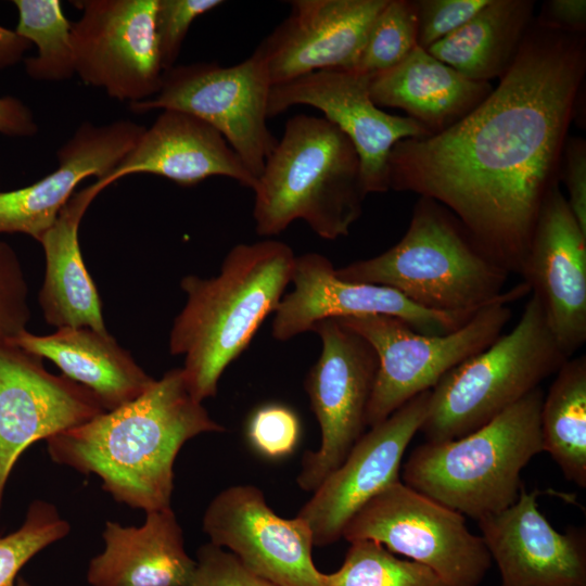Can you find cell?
I'll return each instance as SVG.
<instances>
[{"label":"cell","instance_id":"cell-35","mask_svg":"<svg viewBox=\"0 0 586 586\" xmlns=\"http://www.w3.org/2000/svg\"><path fill=\"white\" fill-rule=\"evenodd\" d=\"M28 286L16 252L0 241V334L12 337L30 320Z\"/></svg>","mask_w":586,"mask_h":586},{"label":"cell","instance_id":"cell-6","mask_svg":"<svg viewBox=\"0 0 586 586\" xmlns=\"http://www.w3.org/2000/svg\"><path fill=\"white\" fill-rule=\"evenodd\" d=\"M537 387L492 421L464 436L425 442L403 467V483L476 521L512 506L521 472L544 451Z\"/></svg>","mask_w":586,"mask_h":586},{"label":"cell","instance_id":"cell-14","mask_svg":"<svg viewBox=\"0 0 586 586\" xmlns=\"http://www.w3.org/2000/svg\"><path fill=\"white\" fill-rule=\"evenodd\" d=\"M209 543L227 548L247 570L278 586H322L313 560L314 539L300 517H279L250 484L218 493L202 519Z\"/></svg>","mask_w":586,"mask_h":586},{"label":"cell","instance_id":"cell-31","mask_svg":"<svg viewBox=\"0 0 586 586\" xmlns=\"http://www.w3.org/2000/svg\"><path fill=\"white\" fill-rule=\"evenodd\" d=\"M417 7L412 0H387L374 18L352 69L372 76L400 63L417 44Z\"/></svg>","mask_w":586,"mask_h":586},{"label":"cell","instance_id":"cell-3","mask_svg":"<svg viewBox=\"0 0 586 586\" xmlns=\"http://www.w3.org/2000/svg\"><path fill=\"white\" fill-rule=\"evenodd\" d=\"M293 250L276 240L233 246L217 276L187 275V295L169 333V353L182 355L184 380L199 402L217 394L226 368L249 346L291 282Z\"/></svg>","mask_w":586,"mask_h":586},{"label":"cell","instance_id":"cell-39","mask_svg":"<svg viewBox=\"0 0 586 586\" xmlns=\"http://www.w3.org/2000/svg\"><path fill=\"white\" fill-rule=\"evenodd\" d=\"M542 24L574 34H585L586 1L585 0H549L535 17Z\"/></svg>","mask_w":586,"mask_h":586},{"label":"cell","instance_id":"cell-8","mask_svg":"<svg viewBox=\"0 0 586 586\" xmlns=\"http://www.w3.org/2000/svg\"><path fill=\"white\" fill-rule=\"evenodd\" d=\"M531 293L523 281L509 297L479 310L466 324L445 334L416 331L387 315L339 320L374 348L379 368L367 409V426L384 421L422 392L432 390L449 370L488 347L512 317L509 304Z\"/></svg>","mask_w":586,"mask_h":586},{"label":"cell","instance_id":"cell-28","mask_svg":"<svg viewBox=\"0 0 586 586\" xmlns=\"http://www.w3.org/2000/svg\"><path fill=\"white\" fill-rule=\"evenodd\" d=\"M544 451L564 477L586 487V356L569 358L556 372L540 410Z\"/></svg>","mask_w":586,"mask_h":586},{"label":"cell","instance_id":"cell-5","mask_svg":"<svg viewBox=\"0 0 586 586\" xmlns=\"http://www.w3.org/2000/svg\"><path fill=\"white\" fill-rule=\"evenodd\" d=\"M335 271L344 281L394 289L422 308L469 317L517 290L505 291L510 272L481 249L455 215L423 196L398 243Z\"/></svg>","mask_w":586,"mask_h":586},{"label":"cell","instance_id":"cell-40","mask_svg":"<svg viewBox=\"0 0 586 586\" xmlns=\"http://www.w3.org/2000/svg\"><path fill=\"white\" fill-rule=\"evenodd\" d=\"M39 130L31 109L21 99L0 97V135L12 138H29Z\"/></svg>","mask_w":586,"mask_h":586},{"label":"cell","instance_id":"cell-27","mask_svg":"<svg viewBox=\"0 0 586 586\" xmlns=\"http://www.w3.org/2000/svg\"><path fill=\"white\" fill-rule=\"evenodd\" d=\"M535 1L489 0L460 28L426 51L479 81L502 77L534 21Z\"/></svg>","mask_w":586,"mask_h":586},{"label":"cell","instance_id":"cell-20","mask_svg":"<svg viewBox=\"0 0 586 586\" xmlns=\"http://www.w3.org/2000/svg\"><path fill=\"white\" fill-rule=\"evenodd\" d=\"M536 488L522 485L517 501L477 520L500 586H586V531L558 532L540 512Z\"/></svg>","mask_w":586,"mask_h":586},{"label":"cell","instance_id":"cell-34","mask_svg":"<svg viewBox=\"0 0 586 586\" xmlns=\"http://www.w3.org/2000/svg\"><path fill=\"white\" fill-rule=\"evenodd\" d=\"M222 3L220 0H157L154 33L164 72L175 66L191 24Z\"/></svg>","mask_w":586,"mask_h":586},{"label":"cell","instance_id":"cell-17","mask_svg":"<svg viewBox=\"0 0 586 586\" xmlns=\"http://www.w3.org/2000/svg\"><path fill=\"white\" fill-rule=\"evenodd\" d=\"M291 282L293 290L273 311L271 334L278 341L313 331L326 319L360 315L394 316L425 334L451 332L473 317L422 308L387 286L344 281L330 259L318 253L295 256Z\"/></svg>","mask_w":586,"mask_h":586},{"label":"cell","instance_id":"cell-18","mask_svg":"<svg viewBox=\"0 0 586 586\" xmlns=\"http://www.w3.org/2000/svg\"><path fill=\"white\" fill-rule=\"evenodd\" d=\"M387 0H294L255 49L271 86L320 71H352Z\"/></svg>","mask_w":586,"mask_h":586},{"label":"cell","instance_id":"cell-23","mask_svg":"<svg viewBox=\"0 0 586 586\" xmlns=\"http://www.w3.org/2000/svg\"><path fill=\"white\" fill-rule=\"evenodd\" d=\"M140 526L106 521L104 549L88 565L90 586H186L195 560L184 549L171 507L146 512Z\"/></svg>","mask_w":586,"mask_h":586},{"label":"cell","instance_id":"cell-26","mask_svg":"<svg viewBox=\"0 0 586 586\" xmlns=\"http://www.w3.org/2000/svg\"><path fill=\"white\" fill-rule=\"evenodd\" d=\"M102 189L94 181L75 192L54 224L41 237L46 271L38 303L47 323L60 328H90L109 332L95 284L81 255L80 221Z\"/></svg>","mask_w":586,"mask_h":586},{"label":"cell","instance_id":"cell-42","mask_svg":"<svg viewBox=\"0 0 586 586\" xmlns=\"http://www.w3.org/2000/svg\"><path fill=\"white\" fill-rule=\"evenodd\" d=\"M14 586H31L25 578L18 577Z\"/></svg>","mask_w":586,"mask_h":586},{"label":"cell","instance_id":"cell-2","mask_svg":"<svg viewBox=\"0 0 586 586\" xmlns=\"http://www.w3.org/2000/svg\"><path fill=\"white\" fill-rule=\"evenodd\" d=\"M225 431L191 395L182 368H175L136 399L46 442L54 462L97 475L117 502L146 513L170 507L181 447Z\"/></svg>","mask_w":586,"mask_h":586},{"label":"cell","instance_id":"cell-22","mask_svg":"<svg viewBox=\"0 0 586 586\" xmlns=\"http://www.w3.org/2000/svg\"><path fill=\"white\" fill-rule=\"evenodd\" d=\"M153 174L181 187L224 176L254 189L257 179L219 131L188 113L165 110L145 127L133 149L97 184L104 190L131 174Z\"/></svg>","mask_w":586,"mask_h":586},{"label":"cell","instance_id":"cell-9","mask_svg":"<svg viewBox=\"0 0 586 586\" xmlns=\"http://www.w3.org/2000/svg\"><path fill=\"white\" fill-rule=\"evenodd\" d=\"M342 538L370 540L418 562L448 586H479L492 566L481 536L464 515L400 481L366 502L347 522Z\"/></svg>","mask_w":586,"mask_h":586},{"label":"cell","instance_id":"cell-21","mask_svg":"<svg viewBox=\"0 0 586 586\" xmlns=\"http://www.w3.org/2000/svg\"><path fill=\"white\" fill-rule=\"evenodd\" d=\"M145 126L127 119L84 122L56 151L58 167L36 182L0 192V234L23 233L40 241L88 177L105 179L133 149Z\"/></svg>","mask_w":586,"mask_h":586},{"label":"cell","instance_id":"cell-25","mask_svg":"<svg viewBox=\"0 0 586 586\" xmlns=\"http://www.w3.org/2000/svg\"><path fill=\"white\" fill-rule=\"evenodd\" d=\"M9 339L51 360L62 374L90 390L106 411L136 399L155 381L109 332L60 328L38 335L24 330Z\"/></svg>","mask_w":586,"mask_h":586},{"label":"cell","instance_id":"cell-12","mask_svg":"<svg viewBox=\"0 0 586 586\" xmlns=\"http://www.w3.org/2000/svg\"><path fill=\"white\" fill-rule=\"evenodd\" d=\"M157 0H82L72 23L75 73L118 101L140 102L162 85L154 16Z\"/></svg>","mask_w":586,"mask_h":586},{"label":"cell","instance_id":"cell-29","mask_svg":"<svg viewBox=\"0 0 586 586\" xmlns=\"http://www.w3.org/2000/svg\"><path fill=\"white\" fill-rule=\"evenodd\" d=\"M18 22L15 31L35 44L37 53L24 60L28 77L37 81H63L75 73L72 23L60 0H13Z\"/></svg>","mask_w":586,"mask_h":586},{"label":"cell","instance_id":"cell-36","mask_svg":"<svg viewBox=\"0 0 586 586\" xmlns=\"http://www.w3.org/2000/svg\"><path fill=\"white\" fill-rule=\"evenodd\" d=\"M488 2L489 0H417L418 47L428 50L464 25Z\"/></svg>","mask_w":586,"mask_h":586},{"label":"cell","instance_id":"cell-41","mask_svg":"<svg viewBox=\"0 0 586 586\" xmlns=\"http://www.w3.org/2000/svg\"><path fill=\"white\" fill-rule=\"evenodd\" d=\"M31 43L20 36L15 29L0 25V69L16 65L24 59Z\"/></svg>","mask_w":586,"mask_h":586},{"label":"cell","instance_id":"cell-13","mask_svg":"<svg viewBox=\"0 0 586 586\" xmlns=\"http://www.w3.org/2000/svg\"><path fill=\"white\" fill-rule=\"evenodd\" d=\"M97 396L0 334V510L20 456L35 442L105 412Z\"/></svg>","mask_w":586,"mask_h":586},{"label":"cell","instance_id":"cell-15","mask_svg":"<svg viewBox=\"0 0 586 586\" xmlns=\"http://www.w3.org/2000/svg\"><path fill=\"white\" fill-rule=\"evenodd\" d=\"M300 104L321 111L352 141L367 194L390 190L388 157L398 141L432 136L417 120L377 106L370 98L369 76L353 71H320L271 87L268 118Z\"/></svg>","mask_w":586,"mask_h":586},{"label":"cell","instance_id":"cell-24","mask_svg":"<svg viewBox=\"0 0 586 586\" xmlns=\"http://www.w3.org/2000/svg\"><path fill=\"white\" fill-rule=\"evenodd\" d=\"M419 47L394 67L369 76V93L381 107H396L440 133L471 113L492 92Z\"/></svg>","mask_w":586,"mask_h":586},{"label":"cell","instance_id":"cell-19","mask_svg":"<svg viewBox=\"0 0 586 586\" xmlns=\"http://www.w3.org/2000/svg\"><path fill=\"white\" fill-rule=\"evenodd\" d=\"M520 276L571 358L586 342V232L559 183L543 203Z\"/></svg>","mask_w":586,"mask_h":586},{"label":"cell","instance_id":"cell-33","mask_svg":"<svg viewBox=\"0 0 586 586\" xmlns=\"http://www.w3.org/2000/svg\"><path fill=\"white\" fill-rule=\"evenodd\" d=\"M246 437L251 446L267 458L290 455L301 435L297 415L281 404H266L256 408L246 422Z\"/></svg>","mask_w":586,"mask_h":586},{"label":"cell","instance_id":"cell-1","mask_svg":"<svg viewBox=\"0 0 586 586\" xmlns=\"http://www.w3.org/2000/svg\"><path fill=\"white\" fill-rule=\"evenodd\" d=\"M586 73V37L535 17L488 97L448 129L404 139L388 186L446 207L481 249L520 275L560 162Z\"/></svg>","mask_w":586,"mask_h":586},{"label":"cell","instance_id":"cell-11","mask_svg":"<svg viewBox=\"0 0 586 586\" xmlns=\"http://www.w3.org/2000/svg\"><path fill=\"white\" fill-rule=\"evenodd\" d=\"M321 354L305 379V391L318 421L321 442L303 455L297 485L314 492L345 460L367 426V409L379 359L371 344L339 319L313 328Z\"/></svg>","mask_w":586,"mask_h":586},{"label":"cell","instance_id":"cell-4","mask_svg":"<svg viewBox=\"0 0 586 586\" xmlns=\"http://www.w3.org/2000/svg\"><path fill=\"white\" fill-rule=\"evenodd\" d=\"M253 191L259 235L302 219L326 240L349 233L367 195L352 141L323 116L307 114L286 120Z\"/></svg>","mask_w":586,"mask_h":586},{"label":"cell","instance_id":"cell-32","mask_svg":"<svg viewBox=\"0 0 586 586\" xmlns=\"http://www.w3.org/2000/svg\"><path fill=\"white\" fill-rule=\"evenodd\" d=\"M69 531L54 505L41 499L30 502L22 525L0 537V586H14L22 568Z\"/></svg>","mask_w":586,"mask_h":586},{"label":"cell","instance_id":"cell-38","mask_svg":"<svg viewBox=\"0 0 586 586\" xmlns=\"http://www.w3.org/2000/svg\"><path fill=\"white\" fill-rule=\"evenodd\" d=\"M560 178L566 187L569 207L586 232V142L583 138L568 137L560 162Z\"/></svg>","mask_w":586,"mask_h":586},{"label":"cell","instance_id":"cell-16","mask_svg":"<svg viewBox=\"0 0 586 586\" xmlns=\"http://www.w3.org/2000/svg\"><path fill=\"white\" fill-rule=\"evenodd\" d=\"M430 395L431 390L420 393L371 426L314 491L297 517L308 524L315 546L342 538L345 525L366 502L400 481L404 454L426 417Z\"/></svg>","mask_w":586,"mask_h":586},{"label":"cell","instance_id":"cell-37","mask_svg":"<svg viewBox=\"0 0 586 586\" xmlns=\"http://www.w3.org/2000/svg\"><path fill=\"white\" fill-rule=\"evenodd\" d=\"M186 586H278L247 570L231 552L212 543L196 551L195 568Z\"/></svg>","mask_w":586,"mask_h":586},{"label":"cell","instance_id":"cell-30","mask_svg":"<svg viewBox=\"0 0 586 586\" xmlns=\"http://www.w3.org/2000/svg\"><path fill=\"white\" fill-rule=\"evenodd\" d=\"M322 586H448L429 568L399 559L370 540L352 542L342 565L322 573Z\"/></svg>","mask_w":586,"mask_h":586},{"label":"cell","instance_id":"cell-10","mask_svg":"<svg viewBox=\"0 0 586 586\" xmlns=\"http://www.w3.org/2000/svg\"><path fill=\"white\" fill-rule=\"evenodd\" d=\"M271 87L264 61L253 52L231 66L175 65L164 72L154 97L130 103L129 109L135 113L173 110L202 119L221 133L257 179L278 142L267 126Z\"/></svg>","mask_w":586,"mask_h":586},{"label":"cell","instance_id":"cell-7","mask_svg":"<svg viewBox=\"0 0 586 586\" xmlns=\"http://www.w3.org/2000/svg\"><path fill=\"white\" fill-rule=\"evenodd\" d=\"M566 359L539 300L531 294L510 332L449 370L432 387L419 431L426 442L472 433L539 387Z\"/></svg>","mask_w":586,"mask_h":586}]
</instances>
